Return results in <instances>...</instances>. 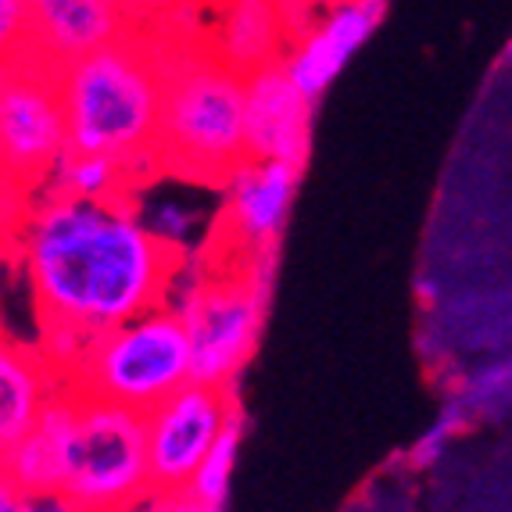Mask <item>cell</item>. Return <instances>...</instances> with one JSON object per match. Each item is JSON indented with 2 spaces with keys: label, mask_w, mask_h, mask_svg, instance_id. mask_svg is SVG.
<instances>
[{
  "label": "cell",
  "mask_w": 512,
  "mask_h": 512,
  "mask_svg": "<svg viewBox=\"0 0 512 512\" xmlns=\"http://www.w3.org/2000/svg\"><path fill=\"white\" fill-rule=\"evenodd\" d=\"M18 251L33 287L43 355L58 373L101 333L169 301L183 255L122 201H79L40 190Z\"/></svg>",
  "instance_id": "1"
},
{
  "label": "cell",
  "mask_w": 512,
  "mask_h": 512,
  "mask_svg": "<svg viewBox=\"0 0 512 512\" xmlns=\"http://www.w3.org/2000/svg\"><path fill=\"white\" fill-rule=\"evenodd\" d=\"M72 151L111 154L144 180L158 169L165 40L144 29L58 69Z\"/></svg>",
  "instance_id": "2"
},
{
  "label": "cell",
  "mask_w": 512,
  "mask_h": 512,
  "mask_svg": "<svg viewBox=\"0 0 512 512\" xmlns=\"http://www.w3.org/2000/svg\"><path fill=\"white\" fill-rule=\"evenodd\" d=\"M248 162L244 76L205 40L165 36V104L158 169L190 180L226 183Z\"/></svg>",
  "instance_id": "3"
},
{
  "label": "cell",
  "mask_w": 512,
  "mask_h": 512,
  "mask_svg": "<svg viewBox=\"0 0 512 512\" xmlns=\"http://www.w3.org/2000/svg\"><path fill=\"white\" fill-rule=\"evenodd\" d=\"M194 380V351L183 319L169 301L115 326L86 344L61 373V384L83 398L147 416L169 394Z\"/></svg>",
  "instance_id": "4"
},
{
  "label": "cell",
  "mask_w": 512,
  "mask_h": 512,
  "mask_svg": "<svg viewBox=\"0 0 512 512\" xmlns=\"http://www.w3.org/2000/svg\"><path fill=\"white\" fill-rule=\"evenodd\" d=\"M265 258L240 255L230 265L205 262L187 283L176 276L169 305L183 319L194 351V380L233 387L262 333L265 312Z\"/></svg>",
  "instance_id": "5"
},
{
  "label": "cell",
  "mask_w": 512,
  "mask_h": 512,
  "mask_svg": "<svg viewBox=\"0 0 512 512\" xmlns=\"http://www.w3.org/2000/svg\"><path fill=\"white\" fill-rule=\"evenodd\" d=\"M58 495L79 512L140 509L154 495L144 416L76 394V419Z\"/></svg>",
  "instance_id": "6"
},
{
  "label": "cell",
  "mask_w": 512,
  "mask_h": 512,
  "mask_svg": "<svg viewBox=\"0 0 512 512\" xmlns=\"http://www.w3.org/2000/svg\"><path fill=\"white\" fill-rule=\"evenodd\" d=\"M69 147L58 69L29 54L8 69V90L0 104V158L40 194Z\"/></svg>",
  "instance_id": "7"
},
{
  "label": "cell",
  "mask_w": 512,
  "mask_h": 512,
  "mask_svg": "<svg viewBox=\"0 0 512 512\" xmlns=\"http://www.w3.org/2000/svg\"><path fill=\"white\" fill-rule=\"evenodd\" d=\"M233 387L190 380L162 405H154L144 416L147 437V466H151L154 495L190 491L197 466L212 452L222 430L237 419Z\"/></svg>",
  "instance_id": "8"
},
{
  "label": "cell",
  "mask_w": 512,
  "mask_h": 512,
  "mask_svg": "<svg viewBox=\"0 0 512 512\" xmlns=\"http://www.w3.org/2000/svg\"><path fill=\"white\" fill-rule=\"evenodd\" d=\"M298 172L283 162H248L233 172L226 187V222H222L219 248L240 255H269L291 215Z\"/></svg>",
  "instance_id": "9"
},
{
  "label": "cell",
  "mask_w": 512,
  "mask_h": 512,
  "mask_svg": "<svg viewBox=\"0 0 512 512\" xmlns=\"http://www.w3.org/2000/svg\"><path fill=\"white\" fill-rule=\"evenodd\" d=\"M244 126H248V158L283 162L294 169L305 165L312 101L294 86L283 61L244 76Z\"/></svg>",
  "instance_id": "10"
},
{
  "label": "cell",
  "mask_w": 512,
  "mask_h": 512,
  "mask_svg": "<svg viewBox=\"0 0 512 512\" xmlns=\"http://www.w3.org/2000/svg\"><path fill=\"white\" fill-rule=\"evenodd\" d=\"M384 0H337L323 18H312L283 54V69L308 101H316L348 58L369 40Z\"/></svg>",
  "instance_id": "11"
},
{
  "label": "cell",
  "mask_w": 512,
  "mask_h": 512,
  "mask_svg": "<svg viewBox=\"0 0 512 512\" xmlns=\"http://www.w3.org/2000/svg\"><path fill=\"white\" fill-rule=\"evenodd\" d=\"M29 11H33L29 54L54 69H65L140 29L126 0H29Z\"/></svg>",
  "instance_id": "12"
},
{
  "label": "cell",
  "mask_w": 512,
  "mask_h": 512,
  "mask_svg": "<svg viewBox=\"0 0 512 512\" xmlns=\"http://www.w3.org/2000/svg\"><path fill=\"white\" fill-rule=\"evenodd\" d=\"M298 36L294 18L276 0H222L219 26L208 36V47L240 76L283 61Z\"/></svg>",
  "instance_id": "13"
},
{
  "label": "cell",
  "mask_w": 512,
  "mask_h": 512,
  "mask_svg": "<svg viewBox=\"0 0 512 512\" xmlns=\"http://www.w3.org/2000/svg\"><path fill=\"white\" fill-rule=\"evenodd\" d=\"M58 391L61 373L51 359L0 330V462L36 427Z\"/></svg>",
  "instance_id": "14"
},
{
  "label": "cell",
  "mask_w": 512,
  "mask_h": 512,
  "mask_svg": "<svg viewBox=\"0 0 512 512\" xmlns=\"http://www.w3.org/2000/svg\"><path fill=\"white\" fill-rule=\"evenodd\" d=\"M72 419H76V391L61 384V391L36 419V427L11 448L8 459L0 462V470L8 473L26 495H58L61 491Z\"/></svg>",
  "instance_id": "15"
},
{
  "label": "cell",
  "mask_w": 512,
  "mask_h": 512,
  "mask_svg": "<svg viewBox=\"0 0 512 512\" xmlns=\"http://www.w3.org/2000/svg\"><path fill=\"white\" fill-rule=\"evenodd\" d=\"M137 183L140 176L119 158L94 151H72L69 147V154L58 162V169L51 172V180L43 190L79 197V201H122V197H133Z\"/></svg>",
  "instance_id": "16"
},
{
  "label": "cell",
  "mask_w": 512,
  "mask_h": 512,
  "mask_svg": "<svg viewBox=\"0 0 512 512\" xmlns=\"http://www.w3.org/2000/svg\"><path fill=\"white\" fill-rule=\"evenodd\" d=\"M240 434H244V423H240V416H237L230 427L222 430V437L212 444V452L205 455V462L197 466L194 480H190V491H194L201 502L215 505V509H222V502L230 495V480H233L237 455H240Z\"/></svg>",
  "instance_id": "17"
},
{
  "label": "cell",
  "mask_w": 512,
  "mask_h": 512,
  "mask_svg": "<svg viewBox=\"0 0 512 512\" xmlns=\"http://www.w3.org/2000/svg\"><path fill=\"white\" fill-rule=\"evenodd\" d=\"M33 201L36 190L0 158V251L18 248V237H22V226H26Z\"/></svg>",
  "instance_id": "18"
},
{
  "label": "cell",
  "mask_w": 512,
  "mask_h": 512,
  "mask_svg": "<svg viewBox=\"0 0 512 512\" xmlns=\"http://www.w3.org/2000/svg\"><path fill=\"white\" fill-rule=\"evenodd\" d=\"M33 51L29 0H0V69H11Z\"/></svg>",
  "instance_id": "19"
},
{
  "label": "cell",
  "mask_w": 512,
  "mask_h": 512,
  "mask_svg": "<svg viewBox=\"0 0 512 512\" xmlns=\"http://www.w3.org/2000/svg\"><path fill=\"white\" fill-rule=\"evenodd\" d=\"M509 387H512V366L484 369V373L470 384L466 398H462V409L470 412V409H480V405H487V402H498V398H505Z\"/></svg>",
  "instance_id": "20"
},
{
  "label": "cell",
  "mask_w": 512,
  "mask_h": 512,
  "mask_svg": "<svg viewBox=\"0 0 512 512\" xmlns=\"http://www.w3.org/2000/svg\"><path fill=\"white\" fill-rule=\"evenodd\" d=\"M140 512H219L215 505L201 502L194 491H169V495H151Z\"/></svg>",
  "instance_id": "21"
},
{
  "label": "cell",
  "mask_w": 512,
  "mask_h": 512,
  "mask_svg": "<svg viewBox=\"0 0 512 512\" xmlns=\"http://www.w3.org/2000/svg\"><path fill=\"white\" fill-rule=\"evenodd\" d=\"M29 498L33 495H26V491H22L8 473L0 470V512H26Z\"/></svg>",
  "instance_id": "22"
},
{
  "label": "cell",
  "mask_w": 512,
  "mask_h": 512,
  "mask_svg": "<svg viewBox=\"0 0 512 512\" xmlns=\"http://www.w3.org/2000/svg\"><path fill=\"white\" fill-rule=\"evenodd\" d=\"M276 4L294 18V26H298V33H301V29L312 22V8H316L319 0H276Z\"/></svg>",
  "instance_id": "23"
},
{
  "label": "cell",
  "mask_w": 512,
  "mask_h": 512,
  "mask_svg": "<svg viewBox=\"0 0 512 512\" xmlns=\"http://www.w3.org/2000/svg\"><path fill=\"white\" fill-rule=\"evenodd\" d=\"M26 512H79L72 502H65L61 495H33Z\"/></svg>",
  "instance_id": "24"
},
{
  "label": "cell",
  "mask_w": 512,
  "mask_h": 512,
  "mask_svg": "<svg viewBox=\"0 0 512 512\" xmlns=\"http://www.w3.org/2000/svg\"><path fill=\"white\" fill-rule=\"evenodd\" d=\"M4 90H8V69H0V104H4Z\"/></svg>",
  "instance_id": "25"
},
{
  "label": "cell",
  "mask_w": 512,
  "mask_h": 512,
  "mask_svg": "<svg viewBox=\"0 0 512 512\" xmlns=\"http://www.w3.org/2000/svg\"><path fill=\"white\" fill-rule=\"evenodd\" d=\"M319 4H326V8H330V4H337V0H319Z\"/></svg>",
  "instance_id": "26"
},
{
  "label": "cell",
  "mask_w": 512,
  "mask_h": 512,
  "mask_svg": "<svg viewBox=\"0 0 512 512\" xmlns=\"http://www.w3.org/2000/svg\"><path fill=\"white\" fill-rule=\"evenodd\" d=\"M509 58H512V47H509Z\"/></svg>",
  "instance_id": "27"
},
{
  "label": "cell",
  "mask_w": 512,
  "mask_h": 512,
  "mask_svg": "<svg viewBox=\"0 0 512 512\" xmlns=\"http://www.w3.org/2000/svg\"><path fill=\"white\" fill-rule=\"evenodd\" d=\"M133 512H140V509H133Z\"/></svg>",
  "instance_id": "28"
},
{
  "label": "cell",
  "mask_w": 512,
  "mask_h": 512,
  "mask_svg": "<svg viewBox=\"0 0 512 512\" xmlns=\"http://www.w3.org/2000/svg\"><path fill=\"white\" fill-rule=\"evenodd\" d=\"M509 366H512V362H509Z\"/></svg>",
  "instance_id": "29"
}]
</instances>
